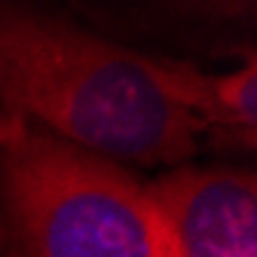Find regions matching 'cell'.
I'll return each mask as SVG.
<instances>
[{
	"instance_id": "obj_4",
	"label": "cell",
	"mask_w": 257,
	"mask_h": 257,
	"mask_svg": "<svg viewBox=\"0 0 257 257\" xmlns=\"http://www.w3.org/2000/svg\"><path fill=\"white\" fill-rule=\"evenodd\" d=\"M150 74L166 98L190 113L202 128L217 125L254 144L257 132V64L248 58L239 71L208 74L181 58L147 55Z\"/></svg>"
},
{
	"instance_id": "obj_1",
	"label": "cell",
	"mask_w": 257,
	"mask_h": 257,
	"mask_svg": "<svg viewBox=\"0 0 257 257\" xmlns=\"http://www.w3.org/2000/svg\"><path fill=\"white\" fill-rule=\"evenodd\" d=\"M0 113L119 166H181L205 132L156 86L147 52L16 4H0Z\"/></svg>"
},
{
	"instance_id": "obj_2",
	"label": "cell",
	"mask_w": 257,
	"mask_h": 257,
	"mask_svg": "<svg viewBox=\"0 0 257 257\" xmlns=\"http://www.w3.org/2000/svg\"><path fill=\"white\" fill-rule=\"evenodd\" d=\"M0 257H169L147 181L0 113Z\"/></svg>"
},
{
	"instance_id": "obj_3",
	"label": "cell",
	"mask_w": 257,
	"mask_h": 257,
	"mask_svg": "<svg viewBox=\"0 0 257 257\" xmlns=\"http://www.w3.org/2000/svg\"><path fill=\"white\" fill-rule=\"evenodd\" d=\"M147 190L166 220L169 257H257L254 175L178 166Z\"/></svg>"
}]
</instances>
